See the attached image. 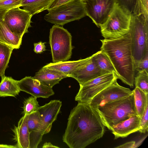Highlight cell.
<instances>
[{
    "label": "cell",
    "mask_w": 148,
    "mask_h": 148,
    "mask_svg": "<svg viewBox=\"0 0 148 148\" xmlns=\"http://www.w3.org/2000/svg\"><path fill=\"white\" fill-rule=\"evenodd\" d=\"M62 105L61 101L54 100L38 107L37 111L41 121V132L43 135L50 132L52 124L59 113Z\"/></svg>",
    "instance_id": "12"
},
{
    "label": "cell",
    "mask_w": 148,
    "mask_h": 148,
    "mask_svg": "<svg viewBox=\"0 0 148 148\" xmlns=\"http://www.w3.org/2000/svg\"><path fill=\"white\" fill-rule=\"evenodd\" d=\"M45 43V42H43L41 41L34 43V52L36 53H41L46 51Z\"/></svg>",
    "instance_id": "32"
},
{
    "label": "cell",
    "mask_w": 148,
    "mask_h": 148,
    "mask_svg": "<svg viewBox=\"0 0 148 148\" xmlns=\"http://www.w3.org/2000/svg\"><path fill=\"white\" fill-rule=\"evenodd\" d=\"M133 93L136 110L137 115L142 116L145 107L148 103V94H146L137 87L132 90Z\"/></svg>",
    "instance_id": "23"
},
{
    "label": "cell",
    "mask_w": 148,
    "mask_h": 148,
    "mask_svg": "<svg viewBox=\"0 0 148 148\" xmlns=\"http://www.w3.org/2000/svg\"><path fill=\"white\" fill-rule=\"evenodd\" d=\"M117 78L114 73H109L101 75L80 85L75 100L78 103H89L95 96L110 85Z\"/></svg>",
    "instance_id": "8"
},
{
    "label": "cell",
    "mask_w": 148,
    "mask_h": 148,
    "mask_svg": "<svg viewBox=\"0 0 148 148\" xmlns=\"http://www.w3.org/2000/svg\"><path fill=\"white\" fill-rule=\"evenodd\" d=\"M18 84L21 91L37 98H48L54 95L52 88L47 87L31 76H26Z\"/></svg>",
    "instance_id": "13"
},
{
    "label": "cell",
    "mask_w": 148,
    "mask_h": 148,
    "mask_svg": "<svg viewBox=\"0 0 148 148\" xmlns=\"http://www.w3.org/2000/svg\"><path fill=\"white\" fill-rule=\"evenodd\" d=\"M94 54L86 58L84 64L70 76L75 79L79 85L103 75L97 66L94 59Z\"/></svg>",
    "instance_id": "14"
},
{
    "label": "cell",
    "mask_w": 148,
    "mask_h": 148,
    "mask_svg": "<svg viewBox=\"0 0 148 148\" xmlns=\"http://www.w3.org/2000/svg\"><path fill=\"white\" fill-rule=\"evenodd\" d=\"M22 38L12 33L3 20L0 21V42L17 49L21 44Z\"/></svg>",
    "instance_id": "19"
},
{
    "label": "cell",
    "mask_w": 148,
    "mask_h": 148,
    "mask_svg": "<svg viewBox=\"0 0 148 148\" xmlns=\"http://www.w3.org/2000/svg\"><path fill=\"white\" fill-rule=\"evenodd\" d=\"M117 79H115L110 85L95 96L88 104L95 108L126 97L132 93V91L130 89L119 85Z\"/></svg>",
    "instance_id": "11"
},
{
    "label": "cell",
    "mask_w": 148,
    "mask_h": 148,
    "mask_svg": "<svg viewBox=\"0 0 148 148\" xmlns=\"http://www.w3.org/2000/svg\"><path fill=\"white\" fill-rule=\"evenodd\" d=\"M53 0H22L21 7L32 16L47 9Z\"/></svg>",
    "instance_id": "21"
},
{
    "label": "cell",
    "mask_w": 148,
    "mask_h": 148,
    "mask_svg": "<svg viewBox=\"0 0 148 148\" xmlns=\"http://www.w3.org/2000/svg\"><path fill=\"white\" fill-rule=\"evenodd\" d=\"M49 43L53 62L66 61L71 58L73 48L72 36L63 27L54 25L51 28Z\"/></svg>",
    "instance_id": "7"
},
{
    "label": "cell",
    "mask_w": 148,
    "mask_h": 148,
    "mask_svg": "<svg viewBox=\"0 0 148 148\" xmlns=\"http://www.w3.org/2000/svg\"><path fill=\"white\" fill-rule=\"evenodd\" d=\"M101 50L108 56L116 72L118 79L134 87L135 70L129 33L119 38L101 40Z\"/></svg>",
    "instance_id": "2"
},
{
    "label": "cell",
    "mask_w": 148,
    "mask_h": 148,
    "mask_svg": "<svg viewBox=\"0 0 148 148\" xmlns=\"http://www.w3.org/2000/svg\"><path fill=\"white\" fill-rule=\"evenodd\" d=\"M0 148H17L16 146L0 144Z\"/></svg>",
    "instance_id": "37"
},
{
    "label": "cell",
    "mask_w": 148,
    "mask_h": 148,
    "mask_svg": "<svg viewBox=\"0 0 148 148\" xmlns=\"http://www.w3.org/2000/svg\"><path fill=\"white\" fill-rule=\"evenodd\" d=\"M68 77L62 72L44 66L32 77L45 85L52 88L62 79Z\"/></svg>",
    "instance_id": "16"
},
{
    "label": "cell",
    "mask_w": 148,
    "mask_h": 148,
    "mask_svg": "<svg viewBox=\"0 0 148 148\" xmlns=\"http://www.w3.org/2000/svg\"><path fill=\"white\" fill-rule=\"evenodd\" d=\"M135 69L138 72L145 71L148 72V54L139 62Z\"/></svg>",
    "instance_id": "31"
},
{
    "label": "cell",
    "mask_w": 148,
    "mask_h": 148,
    "mask_svg": "<svg viewBox=\"0 0 148 148\" xmlns=\"http://www.w3.org/2000/svg\"><path fill=\"white\" fill-rule=\"evenodd\" d=\"M14 49L12 47L0 42V76L5 75V72Z\"/></svg>",
    "instance_id": "24"
},
{
    "label": "cell",
    "mask_w": 148,
    "mask_h": 148,
    "mask_svg": "<svg viewBox=\"0 0 148 148\" xmlns=\"http://www.w3.org/2000/svg\"><path fill=\"white\" fill-rule=\"evenodd\" d=\"M140 118L138 115H133L128 119L114 125L111 130L114 139L125 138L138 131L140 129Z\"/></svg>",
    "instance_id": "15"
},
{
    "label": "cell",
    "mask_w": 148,
    "mask_h": 148,
    "mask_svg": "<svg viewBox=\"0 0 148 148\" xmlns=\"http://www.w3.org/2000/svg\"><path fill=\"white\" fill-rule=\"evenodd\" d=\"M116 3L119 6L133 13L136 0H115Z\"/></svg>",
    "instance_id": "30"
},
{
    "label": "cell",
    "mask_w": 148,
    "mask_h": 148,
    "mask_svg": "<svg viewBox=\"0 0 148 148\" xmlns=\"http://www.w3.org/2000/svg\"><path fill=\"white\" fill-rule=\"evenodd\" d=\"M95 108L104 126L110 130L114 125L137 115L133 92L126 97Z\"/></svg>",
    "instance_id": "3"
},
{
    "label": "cell",
    "mask_w": 148,
    "mask_h": 148,
    "mask_svg": "<svg viewBox=\"0 0 148 148\" xmlns=\"http://www.w3.org/2000/svg\"><path fill=\"white\" fill-rule=\"evenodd\" d=\"M0 83V97L11 96L15 97L21 90L18 81L12 77L4 76L1 78Z\"/></svg>",
    "instance_id": "20"
},
{
    "label": "cell",
    "mask_w": 148,
    "mask_h": 148,
    "mask_svg": "<svg viewBox=\"0 0 148 148\" xmlns=\"http://www.w3.org/2000/svg\"><path fill=\"white\" fill-rule=\"evenodd\" d=\"M73 0H53L49 5L47 10L65 4Z\"/></svg>",
    "instance_id": "33"
},
{
    "label": "cell",
    "mask_w": 148,
    "mask_h": 148,
    "mask_svg": "<svg viewBox=\"0 0 148 148\" xmlns=\"http://www.w3.org/2000/svg\"><path fill=\"white\" fill-rule=\"evenodd\" d=\"M48 11V13L44 16V19L59 25H63L86 16L83 0H73Z\"/></svg>",
    "instance_id": "6"
},
{
    "label": "cell",
    "mask_w": 148,
    "mask_h": 148,
    "mask_svg": "<svg viewBox=\"0 0 148 148\" xmlns=\"http://www.w3.org/2000/svg\"><path fill=\"white\" fill-rule=\"evenodd\" d=\"M42 147L43 148H59V147L58 146L53 145L50 142H46L45 143L43 144Z\"/></svg>",
    "instance_id": "35"
},
{
    "label": "cell",
    "mask_w": 148,
    "mask_h": 148,
    "mask_svg": "<svg viewBox=\"0 0 148 148\" xmlns=\"http://www.w3.org/2000/svg\"><path fill=\"white\" fill-rule=\"evenodd\" d=\"M28 115H25L20 119L17 126H14L12 130L14 134L13 140L16 143L17 148H29V132L27 124Z\"/></svg>",
    "instance_id": "17"
},
{
    "label": "cell",
    "mask_w": 148,
    "mask_h": 148,
    "mask_svg": "<svg viewBox=\"0 0 148 148\" xmlns=\"http://www.w3.org/2000/svg\"><path fill=\"white\" fill-rule=\"evenodd\" d=\"M135 87L148 94V72L145 71L138 72L134 77Z\"/></svg>",
    "instance_id": "25"
},
{
    "label": "cell",
    "mask_w": 148,
    "mask_h": 148,
    "mask_svg": "<svg viewBox=\"0 0 148 148\" xmlns=\"http://www.w3.org/2000/svg\"><path fill=\"white\" fill-rule=\"evenodd\" d=\"M94 59L98 67L103 74L114 73L116 76V72L108 56L100 50L94 54Z\"/></svg>",
    "instance_id": "22"
},
{
    "label": "cell",
    "mask_w": 148,
    "mask_h": 148,
    "mask_svg": "<svg viewBox=\"0 0 148 148\" xmlns=\"http://www.w3.org/2000/svg\"><path fill=\"white\" fill-rule=\"evenodd\" d=\"M140 129L138 131L141 133H145L148 130V103L145 107L143 114L140 118Z\"/></svg>",
    "instance_id": "29"
},
{
    "label": "cell",
    "mask_w": 148,
    "mask_h": 148,
    "mask_svg": "<svg viewBox=\"0 0 148 148\" xmlns=\"http://www.w3.org/2000/svg\"><path fill=\"white\" fill-rule=\"evenodd\" d=\"M32 16L27 11L18 7L8 10L3 21L12 33L23 37L31 27Z\"/></svg>",
    "instance_id": "9"
},
{
    "label": "cell",
    "mask_w": 148,
    "mask_h": 148,
    "mask_svg": "<svg viewBox=\"0 0 148 148\" xmlns=\"http://www.w3.org/2000/svg\"><path fill=\"white\" fill-rule=\"evenodd\" d=\"M105 127L94 108L78 103L71 111L63 141L70 148H84L103 137Z\"/></svg>",
    "instance_id": "1"
},
{
    "label": "cell",
    "mask_w": 148,
    "mask_h": 148,
    "mask_svg": "<svg viewBox=\"0 0 148 148\" xmlns=\"http://www.w3.org/2000/svg\"><path fill=\"white\" fill-rule=\"evenodd\" d=\"M86 16L99 27L106 21L112 11L115 0H83Z\"/></svg>",
    "instance_id": "10"
},
{
    "label": "cell",
    "mask_w": 148,
    "mask_h": 148,
    "mask_svg": "<svg viewBox=\"0 0 148 148\" xmlns=\"http://www.w3.org/2000/svg\"><path fill=\"white\" fill-rule=\"evenodd\" d=\"M22 0H2L0 1V9L8 10L21 7Z\"/></svg>",
    "instance_id": "28"
},
{
    "label": "cell",
    "mask_w": 148,
    "mask_h": 148,
    "mask_svg": "<svg viewBox=\"0 0 148 148\" xmlns=\"http://www.w3.org/2000/svg\"><path fill=\"white\" fill-rule=\"evenodd\" d=\"M86 60V58L76 61L50 63L44 66L62 72L70 77L73 72L84 64Z\"/></svg>",
    "instance_id": "18"
},
{
    "label": "cell",
    "mask_w": 148,
    "mask_h": 148,
    "mask_svg": "<svg viewBox=\"0 0 148 148\" xmlns=\"http://www.w3.org/2000/svg\"><path fill=\"white\" fill-rule=\"evenodd\" d=\"M128 33L135 69L139 62L148 54V20L142 14H132Z\"/></svg>",
    "instance_id": "4"
},
{
    "label": "cell",
    "mask_w": 148,
    "mask_h": 148,
    "mask_svg": "<svg viewBox=\"0 0 148 148\" xmlns=\"http://www.w3.org/2000/svg\"><path fill=\"white\" fill-rule=\"evenodd\" d=\"M8 11L6 10L0 9V21L3 20L5 15Z\"/></svg>",
    "instance_id": "36"
},
{
    "label": "cell",
    "mask_w": 148,
    "mask_h": 148,
    "mask_svg": "<svg viewBox=\"0 0 148 148\" xmlns=\"http://www.w3.org/2000/svg\"><path fill=\"white\" fill-rule=\"evenodd\" d=\"M131 14L128 10L116 3L108 19L100 27L104 39L117 38L127 34Z\"/></svg>",
    "instance_id": "5"
},
{
    "label": "cell",
    "mask_w": 148,
    "mask_h": 148,
    "mask_svg": "<svg viewBox=\"0 0 148 148\" xmlns=\"http://www.w3.org/2000/svg\"><path fill=\"white\" fill-rule=\"evenodd\" d=\"M132 14L135 15L142 14L148 20V0H136Z\"/></svg>",
    "instance_id": "27"
},
{
    "label": "cell",
    "mask_w": 148,
    "mask_h": 148,
    "mask_svg": "<svg viewBox=\"0 0 148 148\" xmlns=\"http://www.w3.org/2000/svg\"><path fill=\"white\" fill-rule=\"evenodd\" d=\"M136 144L134 141L128 142L121 145L116 147V148H135L136 147Z\"/></svg>",
    "instance_id": "34"
},
{
    "label": "cell",
    "mask_w": 148,
    "mask_h": 148,
    "mask_svg": "<svg viewBox=\"0 0 148 148\" xmlns=\"http://www.w3.org/2000/svg\"><path fill=\"white\" fill-rule=\"evenodd\" d=\"M1 0H0V1H1Z\"/></svg>",
    "instance_id": "38"
},
{
    "label": "cell",
    "mask_w": 148,
    "mask_h": 148,
    "mask_svg": "<svg viewBox=\"0 0 148 148\" xmlns=\"http://www.w3.org/2000/svg\"><path fill=\"white\" fill-rule=\"evenodd\" d=\"M39 105L37 100V98L33 96L25 99L23 107V115H29L37 111Z\"/></svg>",
    "instance_id": "26"
}]
</instances>
